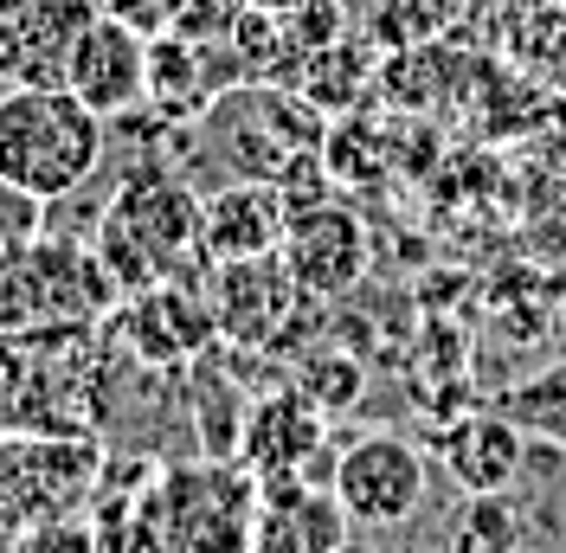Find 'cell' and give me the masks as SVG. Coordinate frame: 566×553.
Returning a JSON list of instances; mask_svg holds the SVG:
<instances>
[{
    "label": "cell",
    "mask_w": 566,
    "mask_h": 553,
    "mask_svg": "<svg viewBox=\"0 0 566 553\" xmlns=\"http://www.w3.org/2000/svg\"><path fill=\"white\" fill-rule=\"evenodd\" d=\"M251 515H258V477L239 457H200L148 470L136 489H104L91 502V528L104 553H251Z\"/></svg>",
    "instance_id": "6da1fadb"
},
{
    "label": "cell",
    "mask_w": 566,
    "mask_h": 553,
    "mask_svg": "<svg viewBox=\"0 0 566 553\" xmlns=\"http://www.w3.org/2000/svg\"><path fill=\"white\" fill-rule=\"evenodd\" d=\"M104 322L0 328V431H91Z\"/></svg>",
    "instance_id": "7a4b0ae2"
},
{
    "label": "cell",
    "mask_w": 566,
    "mask_h": 553,
    "mask_svg": "<svg viewBox=\"0 0 566 553\" xmlns=\"http://www.w3.org/2000/svg\"><path fill=\"white\" fill-rule=\"evenodd\" d=\"M104 161V116L65 84H7L0 91V174L39 200L77 194Z\"/></svg>",
    "instance_id": "3957f363"
},
{
    "label": "cell",
    "mask_w": 566,
    "mask_h": 553,
    "mask_svg": "<svg viewBox=\"0 0 566 553\" xmlns=\"http://www.w3.org/2000/svg\"><path fill=\"white\" fill-rule=\"evenodd\" d=\"M97 258L104 271L116 276V290H155V283H180L193 276L207 258V239H200V200L193 187L180 180H129L116 200L97 219Z\"/></svg>",
    "instance_id": "277c9868"
},
{
    "label": "cell",
    "mask_w": 566,
    "mask_h": 553,
    "mask_svg": "<svg viewBox=\"0 0 566 553\" xmlns=\"http://www.w3.org/2000/svg\"><path fill=\"white\" fill-rule=\"evenodd\" d=\"M109 450L97 431H0V534L91 515Z\"/></svg>",
    "instance_id": "5b68a950"
},
{
    "label": "cell",
    "mask_w": 566,
    "mask_h": 553,
    "mask_svg": "<svg viewBox=\"0 0 566 553\" xmlns=\"http://www.w3.org/2000/svg\"><path fill=\"white\" fill-rule=\"evenodd\" d=\"M123 303L97 244L39 232L27 251L0 264V328H65V322H109Z\"/></svg>",
    "instance_id": "8992f818"
},
{
    "label": "cell",
    "mask_w": 566,
    "mask_h": 553,
    "mask_svg": "<svg viewBox=\"0 0 566 553\" xmlns=\"http://www.w3.org/2000/svg\"><path fill=\"white\" fill-rule=\"evenodd\" d=\"M431 483V463L412 438L399 431H367L354 445L335 450V470L328 489L342 495V509L354 515V528H392V521H412Z\"/></svg>",
    "instance_id": "52a82bcc"
},
{
    "label": "cell",
    "mask_w": 566,
    "mask_h": 553,
    "mask_svg": "<svg viewBox=\"0 0 566 553\" xmlns=\"http://www.w3.org/2000/svg\"><path fill=\"white\" fill-rule=\"evenodd\" d=\"M109 335H123V347L142 367H180L219 335V310L193 276H180V283H155V290H129L109 310Z\"/></svg>",
    "instance_id": "ba28073f"
},
{
    "label": "cell",
    "mask_w": 566,
    "mask_h": 553,
    "mask_svg": "<svg viewBox=\"0 0 566 553\" xmlns=\"http://www.w3.org/2000/svg\"><path fill=\"white\" fill-rule=\"evenodd\" d=\"M354 515L328 483H310L303 470L258 477V515H251V553H348Z\"/></svg>",
    "instance_id": "9c48e42d"
},
{
    "label": "cell",
    "mask_w": 566,
    "mask_h": 553,
    "mask_svg": "<svg viewBox=\"0 0 566 553\" xmlns=\"http://www.w3.org/2000/svg\"><path fill=\"white\" fill-rule=\"evenodd\" d=\"M277 258L303 296H342L367 276V226L335 200L290 207V232H283Z\"/></svg>",
    "instance_id": "30bf717a"
},
{
    "label": "cell",
    "mask_w": 566,
    "mask_h": 553,
    "mask_svg": "<svg viewBox=\"0 0 566 553\" xmlns=\"http://www.w3.org/2000/svg\"><path fill=\"white\" fill-rule=\"evenodd\" d=\"M65 91H77L104 123L142 109L148 104V39H142L136 27H123V20H109L104 7H97V20L77 33V45H71Z\"/></svg>",
    "instance_id": "8fae6325"
},
{
    "label": "cell",
    "mask_w": 566,
    "mask_h": 553,
    "mask_svg": "<svg viewBox=\"0 0 566 553\" xmlns=\"http://www.w3.org/2000/svg\"><path fill=\"white\" fill-rule=\"evenodd\" d=\"M283 232H290V194L264 174H232L219 194L200 200V239L212 264L277 258Z\"/></svg>",
    "instance_id": "7c38bea8"
},
{
    "label": "cell",
    "mask_w": 566,
    "mask_h": 553,
    "mask_svg": "<svg viewBox=\"0 0 566 553\" xmlns=\"http://www.w3.org/2000/svg\"><path fill=\"white\" fill-rule=\"evenodd\" d=\"M97 20V0H20L0 13V84H65L71 45Z\"/></svg>",
    "instance_id": "4fadbf2b"
},
{
    "label": "cell",
    "mask_w": 566,
    "mask_h": 553,
    "mask_svg": "<svg viewBox=\"0 0 566 553\" xmlns=\"http://www.w3.org/2000/svg\"><path fill=\"white\" fill-rule=\"evenodd\" d=\"M328 445V413L303 386H277V393H258L245 406V425H239V463L251 477H290L303 470L316 450Z\"/></svg>",
    "instance_id": "5bb4252c"
},
{
    "label": "cell",
    "mask_w": 566,
    "mask_h": 553,
    "mask_svg": "<svg viewBox=\"0 0 566 553\" xmlns=\"http://www.w3.org/2000/svg\"><path fill=\"white\" fill-rule=\"evenodd\" d=\"M528 445L534 438L502 406H483V413H463L458 425L438 431V463L463 495H490V489H509L522 477Z\"/></svg>",
    "instance_id": "9a60e30c"
},
{
    "label": "cell",
    "mask_w": 566,
    "mask_h": 553,
    "mask_svg": "<svg viewBox=\"0 0 566 553\" xmlns=\"http://www.w3.org/2000/svg\"><path fill=\"white\" fill-rule=\"evenodd\" d=\"M444 553H534V528H528V515L509 502V489L463 495L458 521H451V534H444Z\"/></svg>",
    "instance_id": "2e32d148"
},
{
    "label": "cell",
    "mask_w": 566,
    "mask_h": 553,
    "mask_svg": "<svg viewBox=\"0 0 566 553\" xmlns=\"http://www.w3.org/2000/svg\"><path fill=\"white\" fill-rule=\"evenodd\" d=\"M207 65H200V39L187 33H161L148 39V104L168 109H200L207 104Z\"/></svg>",
    "instance_id": "e0dca14e"
},
{
    "label": "cell",
    "mask_w": 566,
    "mask_h": 553,
    "mask_svg": "<svg viewBox=\"0 0 566 553\" xmlns=\"http://www.w3.org/2000/svg\"><path fill=\"white\" fill-rule=\"evenodd\" d=\"M502 413L515 418L534 445L566 450V361L547 367V374H534V380H522L515 393H502Z\"/></svg>",
    "instance_id": "ac0fdd59"
},
{
    "label": "cell",
    "mask_w": 566,
    "mask_h": 553,
    "mask_svg": "<svg viewBox=\"0 0 566 553\" xmlns=\"http://www.w3.org/2000/svg\"><path fill=\"white\" fill-rule=\"evenodd\" d=\"M45 207H52V200H39L33 187H20V180L0 174V264H7L13 251H27L39 232H52V226H45Z\"/></svg>",
    "instance_id": "d6986e66"
},
{
    "label": "cell",
    "mask_w": 566,
    "mask_h": 553,
    "mask_svg": "<svg viewBox=\"0 0 566 553\" xmlns=\"http://www.w3.org/2000/svg\"><path fill=\"white\" fill-rule=\"evenodd\" d=\"M7 553H104V547H97L91 515H65V521H39V528L7 534Z\"/></svg>",
    "instance_id": "ffe728a7"
},
{
    "label": "cell",
    "mask_w": 566,
    "mask_h": 553,
    "mask_svg": "<svg viewBox=\"0 0 566 553\" xmlns=\"http://www.w3.org/2000/svg\"><path fill=\"white\" fill-rule=\"evenodd\" d=\"M296 386H303V393H310L328 418H335V413H348L354 399H360V367H354V361H342V354H322V361Z\"/></svg>",
    "instance_id": "44dd1931"
},
{
    "label": "cell",
    "mask_w": 566,
    "mask_h": 553,
    "mask_svg": "<svg viewBox=\"0 0 566 553\" xmlns=\"http://www.w3.org/2000/svg\"><path fill=\"white\" fill-rule=\"evenodd\" d=\"M109 20H123V27H136L142 39H161L180 27V7L187 0H97Z\"/></svg>",
    "instance_id": "7402d4cb"
},
{
    "label": "cell",
    "mask_w": 566,
    "mask_h": 553,
    "mask_svg": "<svg viewBox=\"0 0 566 553\" xmlns=\"http://www.w3.org/2000/svg\"><path fill=\"white\" fill-rule=\"evenodd\" d=\"M245 7H258V13H277V20H283V13H296V7H310V0H245Z\"/></svg>",
    "instance_id": "603a6c76"
},
{
    "label": "cell",
    "mask_w": 566,
    "mask_h": 553,
    "mask_svg": "<svg viewBox=\"0 0 566 553\" xmlns=\"http://www.w3.org/2000/svg\"><path fill=\"white\" fill-rule=\"evenodd\" d=\"M7 7H20V0H0V13H7Z\"/></svg>",
    "instance_id": "cb8c5ba5"
},
{
    "label": "cell",
    "mask_w": 566,
    "mask_h": 553,
    "mask_svg": "<svg viewBox=\"0 0 566 553\" xmlns=\"http://www.w3.org/2000/svg\"><path fill=\"white\" fill-rule=\"evenodd\" d=\"M547 7H566V0H547Z\"/></svg>",
    "instance_id": "d4e9b609"
},
{
    "label": "cell",
    "mask_w": 566,
    "mask_h": 553,
    "mask_svg": "<svg viewBox=\"0 0 566 553\" xmlns=\"http://www.w3.org/2000/svg\"><path fill=\"white\" fill-rule=\"evenodd\" d=\"M0 91H7V84H0Z\"/></svg>",
    "instance_id": "484cf974"
}]
</instances>
